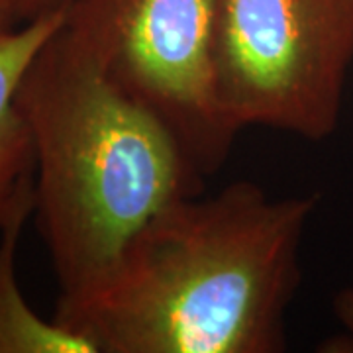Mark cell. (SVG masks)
<instances>
[{"label": "cell", "mask_w": 353, "mask_h": 353, "mask_svg": "<svg viewBox=\"0 0 353 353\" xmlns=\"http://www.w3.org/2000/svg\"><path fill=\"white\" fill-rule=\"evenodd\" d=\"M318 194L269 196L234 181L169 202L101 283L59 299L53 320L94 353H279L301 287Z\"/></svg>", "instance_id": "6da1fadb"}, {"label": "cell", "mask_w": 353, "mask_h": 353, "mask_svg": "<svg viewBox=\"0 0 353 353\" xmlns=\"http://www.w3.org/2000/svg\"><path fill=\"white\" fill-rule=\"evenodd\" d=\"M16 101L34 139V212L59 299L94 289L155 212L201 194L171 136L67 18L28 65Z\"/></svg>", "instance_id": "7a4b0ae2"}, {"label": "cell", "mask_w": 353, "mask_h": 353, "mask_svg": "<svg viewBox=\"0 0 353 353\" xmlns=\"http://www.w3.org/2000/svg\"><path fill=\"white\" fill-rule=\"evenodd\" d=\"M352 63L353 0H216V87L238 132L330 138Z\"/></svg>", "instance_id": "3957f363"}, {"label": "cell", "mask_w": 353, "mask_h": 353, "mask_svg": "<svg viewBox=\"0 0 353 353\" xmlns=\"http://www.w3.org/2000/svg\"><path fill=\"white\" fill-rule=\"evenodd\" d=\"M216 0H73L67 20L101 53L116 85L161 124L201 179L240 134L218 99Z\"/></svg>", "instance_id": "277c9868"}, {"label": "cell", "mask_w": 353, "mask_h": 353, "mask_svg": "<svg viewBox=\"0 0 353 353\" xmlns=\"http://www.w3.org/2000/svg\"><path fill=\"white\" fill-rule=\"evenodd\" d=\"M67 8L41 14L0 38V228L26 196L34 194L36 153L16 101L18 85L39 48L63 26Z\"/></svg>", "instance_id": "5b68a950"}, {"label": "cell", "mask_w": 353, "mask_h": 353, "mask_svg": "<svg viewBox=\"0 0 353 353\" xmlns=\"http://www.w3.org/2000/svg\"><path fill=\"white\" fill-rule=\"evenodd\" d=\"M36 210V190L16 206L0 228V353H94L87 340L43 320L28 304L18 283V245Z\"/></svg>", "instance_id": "8992f818"}, {"label": "cell", "mask_w": 353, "mask_h": 353, "mask_svg": "<svg viewBox=\"0 0 353 353\" xmlns=\"http://www.w3.org/2000/svg\"><path fill=\"white\" fill-rule=\"evenodd\" d=\"M332 308L343 332L340 336L324 341L320 345V352L353 353V287H345L340 292H336Z\"/></svg>", "instance_id": "52a82bcc"}, {"label": "cell", "mask_w": 353, "mask_h": 353, "mask_svg": "<svg viewBox=\"0 0 353 353\" xmlns=\"http://www.w3.org/2000/svg\"><path fill=\"white\" fill-rule=\"evenodd\" d=\"M8 2H10V8H12L18 24L22 26L41 16V14H48L51 10L69 6L73 0H8Z\"/></svg>", "instance_id": "ba28073f"}, {"label": "cell", "mask_w": 353, "mask_h": 353, "mask_svg": "<svg viewBox=\"0 0 353 353\" xmlns=\"http://www.w3.org/2000/svg\"><path fill=\"white\" fill-rule=\"evenodd\" d=\"M18 20L14 16L12 8H10V2L8 0H0V38L6 36L8 32H12L18 28Z\"/></svg>", "instance_id": "9c48e42d"}]
</instances>
